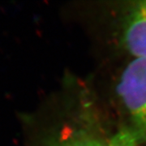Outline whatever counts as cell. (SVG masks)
<instances>
[{"label": "cell", "mask_w": 146, "mask_h": 146, "mask_svg": "<svg viewBox=\"0 0 146 146\" xmlns=\"http://www.w3.org/2000/svg\"><path fill=\"white\" fill-rule=\"evenodd\" d=\"M118 92L137 129L146 137V59L135 58L127 66Z\"/></svg>", "instance_id": "1"}, {"label": "cell", "mask_w": 146, "mask_h": 146, "mask_svg": "<svg viewBox=\"0 0 146 146\" xmlns=\"http://www.w3.org/2000/svg\"><path fill=\"white\" fill-rule=\"evenodd\" d=\"M45 146H104L98 140L82 133L59 136Z\"/></svg>", "instance_id": "3"}, {"label": "cell", "mask_w": 146, "mask_h": 146, "mask_svg": "<svg viewBox=\"0 0 146 146\" xmlns=\"http://www.w3.org/2000/svg\"><path fill=\"white\" fill-rule=\"evenodd\" d=\"M124 41L135 58L146 59V1L139 3L131 14L124 31Z\"/></svg>", "instance_id": "2"}]
</instances>
